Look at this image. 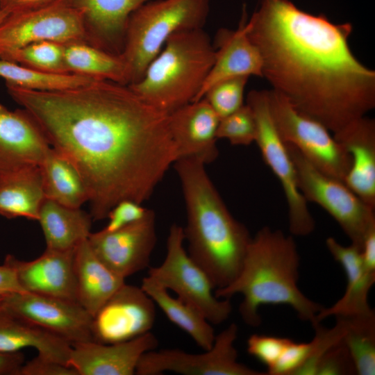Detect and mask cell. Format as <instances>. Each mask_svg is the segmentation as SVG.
I'll list each match as a JSON object with an SVG mask.
<instances>
[{"mask_svg": "<svg viewBox=\"0 0 375 375\" xmlns=\"http://www.w3.org/2000/svg\"><path fill=\"white\" fill-rule=\"evenodd\" d=\"M290 339L275 336L253 334L247 340V352L272 368L283 353Z\"/></svg>", "mask_w": 375, "mask_h": 375, "instance_id": "obj_37", "label": "cell"}, {"mask_svg": "<svg viewBox=\"0 0 375 375\" xmlns=\"http://www.w3.org/2000/svg\"><path fill=\"white\" fill-rule=\"evenodd\" d=\"M64 58L69 73L130 84L128 68L121 55L77 42L64 44Z\"/></svg>", "mask_w": 375, "mask_h": 375, "instance_id": "obj_30", "label": "cell"}, {"mask_svg": "<svg viewBox=\"0 0 375 375\" xmlns=\"http://www.w3.org/2000/svg\"><path fill=\"white\" fill-rule=\"evenodd\" d=\"M247 20L244 6L237 29L222 28L217 32L213 44L215 50L214 63L194 101L202 99L211 86L221 81L242 76L262 77V58L247 35Z\"/></svg>", "mask_w": 375, "mask_h": 375, "instance_id": "obj_20", "label": "cell"}, {"mask_svg": "<svg viewBox=\"0 0 375 375\" xmlns=\"http://www.w3.org/2000/svg\"><path fill=\"white\" fill-rule=\"evenodd\" d=\"M155 305L141 287L124 283L92 317L93 341L119 343L149 332L155 323Z\"/></svg>", "mask_w": 375, "mask_h": 375, "instance_id": "obj_14", "label": "cell"}, {"mask_svg": "<svg viewBox=\"0 0 375 375\" xmlns=\"http://www.w3.org/2000/svg\"><path fill=\"white\" fill-rule=\"evenodd\" d=\"M0 77L6 83L37 91H59L88 84L94 78L76 74L47 72L0 59Z\"/></svg>", "mask_w": 375, "mask_h": 375, "instance_id": "obj_31", "label": "cell"}, {"mask_svg": "<svg viewBox=\"0 0 375 375\" xmlns=\"http://www.w3.org/2000/svg\"><path fill=\"white\" fill-rule=\"evenodd\" d=\"M311 349V342L297 343L290 340L267 375H294L306 360Z\"/></svg>", "mask_w": 375, "mask_h": 375, "instance_id": "obj_39", "label": "cell"}, {"mask_svg": "<svg viewBox=\"0 0 375 375\" xmlns=\"http://www.w3.org/2000/svg\"><path fill=\"white\" fill-rule=\"evenodd\" d=\"M156 240V215L150 209L135 223L112 232L91 233L88 238L96 256L124 279L149 267Z\"/></svg>", "mask_w": 375, "mask_h": 375, "instance_id": "obj_15", "label": "cell"}, {"mask_svg": "<svg viewBox=\"0 0 375 375\" xmlns=\"http://www.w3.org/2000/svg\"><path fill=\"white\" fill-rule=\"evenodd\" d=\"M45 196L40 166L0 171V215L38 221Z\"/></svg>", "mask_w": 375, "mask_h": 375, "instance_id": "obj_26", "label": "cell"}, {"mask_svg": "<svg viewBox=\"0 0 375 375\" xmlns=\"http://www.w3.org/2000/svg\"><path fill=\"white\" fill-rule=\"evenodd\" d=\"M40 168L45 199L74 208L88 201L82 176L60 152L51 147Z\"/></svg>", "mask_w": 375, "mask_h": 375, "instance_id": "obj_28", "label": "cell"}, {"mask_svg": "<svg viewBox=\"0 0 375 375\" xmlns=\"http://www.w3.org/2000/svg\"><path fill=\"white\" fill-rule=\"evenodd\" d=\"M151 0H67L83 16L87 43L120 55L131 14Z\"/></svg>", "mask_w": 375, "mask_h": 375, "instance_id": "obj_21", "label": "cell"}, {"mask_svg": "<svg viewBox=\"0 0 375 375\" xmlns=\"http://www.w3.org/2000/svg\"><path fill=\"white\" fill-rule=\"evenodd\" d=\"M10 13L4 10H0V24L4 21Z\"/></svg>", "mask_w": 375, "mask_h": 375, "instance_id": "obj_46", "label": "cell"}, {"mask_svg": "<svg viewBox=\"0 0 375 375\" xmlns=\"http://www.w3.org/2000/svg\"><path fill=\"white\" fill-rule=\"evenodd\" d=\"M90 214L81 208L67 207L45 199L39 212V222L47 249L67 251L88 240L92 227Z\"/></svg>", "mask_w": 375, "mask_h": 375, "instance_id": "obj_27", "label": "cell"}, {"mask_svg": "<svg viewBox=\"0 0 375 375\" xmlns=\"http://www.w3.org/2000/svg\"><path fill=\"white\" fill-rule=\"evenodd\" d=\"M3 60L38 70L68 74L64 58V44L52 41H41L18 49Z\"/></svg>", "mask_w": 375, "mask_h": 375, "instance_id": "obj_33", "label": "cell"}, {"mask_svg": "<svg viewBox=\"0 0 375 375\" xmlns=\"http://www.w3.org/2000/svg\"><path fill=\"white\" fill-rule=\"evenodd\" d=\"M299 263L292 236L264 226L252 237L238 276L227 286L215 289V294L219 299L242 294L239 312L244 323L252 327L262 322L259 308L269 304L289 306L301 319L312 324L324 306L299 290Z\"/></svg>", "mask_w": 375, "mask_h": 375, "instance_id": "obj_4", "label": "cell"}, {"mask_svg": "<svg viewBox=\"0 0 375 375\" xmlns=\"http://www.w3.org/2000/svg\"><path fill=\"white\" fill-rule=\"evenodd\" d=\"M326 245L334 260L343 268L347 284L343 296L333 306L324 307L317 314L316 321L320 322L333 315L350 317L372 312L368 295L375 283V272L364 265L361 249L352 244L343 246L331 237L326 238Z\"/></svg>", "mask_w": 375, "mask_h": 375, "instance_id": "obj_23", "label": "cell"}, {"mask_svg": "<svg viewBox=\"0 0 375 375\" xmlns=\"http://www.w3.org/2000/svg\"><path fill=\"white\" fill-rule=\"evenodd\" d=\"M140 287L167 317L188 333L199 347L206 351L212 347L215 338L214 329L199 309L172 297L168 290L149 276L142 279Z\"/></svg>", "mask_w": 375, "mask_h": 375, "instance_id": "obj_29", "label": "cell"}, {"mask_svg": "<svg viewBox=\"0 0 375 375\" xmlns=\"http://www.w3.org/2000/svg\"><path fill=\"white\" fill-rule=\"evenodd\" d=\"M238 326L231 324L215 335L212 347L201 353L178 349L151 350L141 356L135 374L160 375L172 372L184 375H267L238 360L235 342Z\"/></svg>", "mask_w": 375, "mask_h": 375, "instance_id": "obj_11", "label": "cell"}, {"mask_svg": "<svg viewBox=\"0 0 375 375\" xmlns=\"http://www.w3.org/2000/svg\"><path fill=\"white\" fill-rule=\"evenodd\" d=\"M67 0H1V10L9 13L35 10Z\"/></svg>", "mask_w": 375, "mask_h": 375, "instance_id": "obj_43", "label": "cell"}, {"mask_svg": "<svg viewBox=\"0 0 375 375\" xmlns=\"http://www.w3.org/2000/svg\"><path fill=\"white\" fill-rule=\"evenodd\" d=\"M361 254L365 267L375 272V226L366 234L361 248Z\"/></svg>", "mask_w": 375, "mask_h": 375, "instance_id": "obj_45", "label": "cell"}, {"mask_svg": "<svg viewBox=\"0 0 375 375\" xmlns=\"http://www.w3.org/2000/svg\"><path fill=\"white\" fill-rule=\"evenodd\" d=\"M356 374L350 353L342 340L331 347L320 360L317 375Z\"/></svg>", "mask_w": 375, "mask_h": 375, "instance_id": "obj_38", "label": "cell"}, {"mask_svg": "<svg viewBox=\"0 0 375 375\" xmlns=\"http://www.w3.org/2000/svg\"><path fill=\"white\" fill-rule=\"evenodd\" d=\"M24 360V355L21 351H0V375H19Z\"/></svg>", "mask_w": 375, "mask_h": 375, "instance_id": "obj_44", "label": "cell"}, {"mask_svg": "<svg viewBox=\"0 0 375 375\" xmlns=\"http://www.w3.org/2000/svg\"><path fill=\"white\" fill-rule=\"evenodd\" d=\"M0 307L71 344L93 341L92 316L77 301L22 292L3 297Z\"/></svg>", "mask_w": 375, "mask_h": 375, "instance_id": "obj_13", "label": "cell"}, {"mask_svg": "<svg viewBox=\"0 0 375 375\" xmlns=\"http://www.w3.org/2000/svg\"><path fill=\"white\" fill-rule=\"evenodd\" d=\"M22 292L26 291L19 285L15 270L3 262L0 265V297Z\"/></svg>", "mask_w": 375, "mask_h": 375, "instance_id": "obj_42", "label": "cell"}, {"mask_svg": "<svg viewBox=\"0 0 375 375\" xmlns=\"http://www.w3.org/2000/svg\"><path fill=\"white\" fill-rule=\"evenodd\" d=\"M249 76H236L221 81L211 86L204 99L219 117L223 118L244 105V92Z\"/></svg>", "mask_w": 375, "mask_h": 375, "instance_id": "obj_34", "label": "cell"}, {"mask_svg": "<svg viewBox=\"0 0 375 375\" xmlns=\"http://www.w3.org/2000/svg\"><path fill=\"white\" fill-rule=\"evenodd\" d=\"M76 301L92 317L124 284L125 279L111 271L94 253L88 240L74 252Z\"/></svg>", "mask_w": 375, "mask_h": 375, "instance_id": "obj_24", "label": "cell"}, {"mask_svg": "<svg viewBox=\"0 0 375 375\" xmlns=\"http://www.w3.org/2000/svg\"><path fill=\"white\" fill-rule=\"evenodd\" d=\"M6 84L51 147L80 172L93 220L107 218L122 200H148L178 160L169 114L128 85L94 79L74 88L37 91Z\"/></svg>", "mask_w": 375, "mask_h": 375, "instance_id": "obj_1", "label": "cell"}, {"mask_svg": "<svg viewBox=\"0 0 375 375\" xmlns=\"http://www.w3.org/2000/svg\"><path fill=\"white\" fill-rule=\"evenodd\" d=\"M337 322L332 328H326L316 322L312 324L315 337L311 342V349L304 362L294 375H317V369L324 353L333 346L340 342L347 331V322L342 317H336Z\"/></svg>", "mask_w": 375, "mask_h": 375, "instance_id": "obj_35", "label": "cell"}, {"mask_svg": "<svg viewBox=\"0 0 375 375\" xmlns=\"http://www.w3.org/2000/svg\"><path fill=\"white\" fill-rule=\"evenodd\" d=\"M209 10L210 0H151L136 9L129 17L120 54L129 85L141 79L172 35L202 28Z\"/></svg>", "mask_w": 375, "mask_h": 375, "instance_id": "obj_6", "label": "cell"}, {"mask_svg": "<svg viewBox=\"0 0 375 375\" xmlns=\"http://www.w3.org/2000/svg\"><path fill=\"white\" fill-rule=\"evenodd\" d=\"M347 331L342 339L353 360L356 374H375V314L342 317Z\"/></svg>", "mask_w": 375, "mask_h": 375, "instance_id": "obj_32", "label": "cell"}, {"mask_svg": "<svg viewBox=\"0 0 375 375\" xmlns=\"http://www.w3.org/2000/svg\"><path fill=\"white\" fill-rule=\"evenodd\" d=\"M274 125L283 139L294 147L313 166L342 181L351 166V157L318 121L297 110L279 92L268 90Z\"/></svg>", "mask_w": 375, "mask_h": 375, "instance_id": "obj_9", "label": "cell"}, {"mask_svg": "<svg viewBox=\"0 0 375 375\" xmlns=\"http://www.w3.org/2000/svg\"><path fill=\"white\" fill-rule=\"evenodd\" d=\"M184 241L183 228L173 224L167 240L165 258L160 265L149 267L147 276L199 309L210 324H220L232 312L230 299L215 296L212 282L189 256Z\"/></svg>", "mask_w": 375, "mask_h": 375, "instance_id": "obj_7", "label": "cell"}, {"mask_svg": "<svg viewBox=\"0 0 375 375\" xmlns=\"http://www.w3.org/2000/svg\"><path fill=\"white\" fill-rule=\"evenodd\" d=\"M51 147L25 109L10 110L0 103V171L40 166Z\"/></svg>", "mask_w": 375, "mask_h": 375, "instance_id": "obj_19", "label": "cell"}, {"mask_svg": "<svg viewBox=\"0 0 375 375\" xmlns=\"http://www.w3.org/2000/svg\"><path fill=\"white\" fill-rule=\"evenodd\" d=\"M217 139H226L233 145L247 146L255 142L256 124L251 108L246 103L236 111L221 118Z\"/></svg>", "mask_w": 375, "mask_h": 375, "instance_id": "obj_36", "label": "cell"}, {"mask_svg": "<svg viewBox=\"0 0 375 375\" xmlns=\"http://www.w3.org/2000/svg\"><path fill=\"white\" fill-rule=\"evenodd\" d=\"M149 209L132 200L125 199L117 203L108 212V222L102 229L112 232L144 218Z\"/></svg>", "mask_w": 375, "mask_h": 375, "instance_id": "obj_40", "label": "cell"}, {"mask_svg": "<svg viewBox=\"0 0 375 375\" xmlns=\"http://www.w3.org/2000/svg\"><path fill=\"white\" fill-rule=\"evenodd\" d=\"M158 344L151 331L119 343H76L72 344L69 365L78 375H133L142 354L156 349Z\"/></svg>", "mask_w": 375, "mask_h": 375, "instance_id": "obj_17", "label": "cell"}, {"mask_svg": "<svg viewBox=\"0 0 375 375\" xmlns=\"http://www.w3.org/2000/svg\"><path fill=\"white\" fill-rule=\"evenodd\" d=\"M174 165L185 203L188 253L215 289L226 287L239 274L252 237L227 208L204 163L186 158Z\"/></svg>", "mask_w": 375, "mask_h": 375, "instance_id": "obj_3", "label": "cell"}, {"mask_svg": "<svg viewBox=\"0 0 375 375\" xmlns=\"http://www.w3.org/2000/svg\"><path fill=\"white\" fill-rule=\"evenodd\" d=\"M141 79L129 88L168 114L194 101L214 63L215 50L202 28L172 35Z\"/></svg>", "mask_w": 375, "mask_h": 375, "instance_id": "obj_5", "label": "cell"}, {"mask_svg": "<svg viewBox=\"0 0 375 375\" xmlns=\"http://www.w3.org/2000/svg\"><path fill=\"white\" fill-rule=\"evenodd\" d=\"M1 0H0V10H1Z\"/></svg>", "mask_w": 375, "mask_h": 375, "instance_id": "obj_48", "label": "cell"}, {"mask_svg": "<svg viewBox=\"0 0 375 375\" xmlns=\"http://www.w3.org/2000/svg\"><path fill=\"white\" fill-rule=\"evenodd\" d=\"M27 347L35 349L38 356L69 365L70 343L0 307V351L17 352Z\"/></svg>", "mask_w": 375, "mask_h": 375, "instance_id": "obj_25", "label": "cell"}, {"mask_svg": "<svg viewBox=\"0 0 375 375\" xmlns=\"http://www.w3.org/2000/svg\"><path fill=\"white\" fill-rule=\"evenodd\" d=\"M19 375H78L76 370L66 365L40 356L25 362Z\"/></svg>", "mask_w": 375, "mask_h": 375, "instance_id": "obj_41", "label": "cell"}, {"mask_svg": "<svg viewBox=\"0 0 375 375\" xmlns=\"http://www.w3.org/2000/svg\"><path fill=\"white\" fill-rule=\"evenodd\" d=\"M3 298V297H0V301L2 300Z\"/></svg>", "mask_w": 375, "mask_h": 375, "instance_id": "obj_47", "label": "cell"}, {"mask_svg": "<svg viewBox=\"0 0 375 375\" xmlns=\"http://www.w3.org/2000/svg\"><path fill=\"white\" fill-rule=\"evenodd\" d=\"M75 249L58 251L46 248L40 256L31 261L21 260L8 254L4 262L13 268L24 291L77 301Z\"/></svg>", "mask_w": 375, "mask_h": 375, "instance_id": "obj_16", "label": "cell"}, {"mask_svg": "<svg viewBox=\"0 0 375 375\" xmlns=\"http://www.w3.org/2000/svg\"><path fill=\"white\" fill-rule=\"evenodd\" d=\"M220 118L204 99L190 102L169 114L178 160L192 158L205 165L216 160Z\"/></svg>", "mask_w": 375, "mask_h": 375, "instance_id": "obj_18", "label": "cell"}, {"mask_svg": "<svg viewBox=\"0 0 375 375\" xmlns=\"http://www.w3.org/2000/svg\"><path fill=\"white\" fill-rule=\"evenodd\" d=\"M262 77L333 133L375 107V72L353 54L350 23L334 24L290 0H261L246 22Z\"/></svg>", "mask_w": 375, "mask_h": 375, "instance_id": "obj_2", "label": "cell"}, {"mask_svg": "<svg viewBox=\"0 0 375 375\" xmlns=\"http://www.w3.org/2000/svg\"><path fill=\"white\" fill-rule=\"evenodd\" d=\"M351 157L345 184L367 204L375 208V121L366 116L333 133Z\"/></svg>", "mask_w": 375, "mask_h": 375, "instance_id": "obj_22", "label": "cell"}, {"mask_svg": "<svg viewBox=\"0 0 375 375\" xmlns=\"http://www.w3.org/2000/svg\"><path fill=\"white\" fill-rule=\"evenodd\" d=\"M286 144L305 199L324 208L341 227L351 244L361 249L366 234L375 226V208L363 201L344 181L321 172L294 147Z\"/></svg>", "mask_w": 375, "mask_h": 375, "instance_id": "obj_8", "label": "cell"}, {"mask_svg": "<svg viewBox=\"0 0 375 375\" xmlns=\"http://www.w3.org/2000/svg\"><path fill=\"white\" fill-rule=\"evenodd\" d=\"M52 41L87 42L81 12L67 1L10 13L0 24V59L28 44Z\"/></svg>", "mask_w": 375, "mask_h": 375, "instance_id": "obj_12", "label": "cell"}, {"mask_svg": "<svg viewBox=\"0 0 375 375\" xmlns=\"http://www.w3.org/2000/svg\"><path fill=\"white\" fill-rule=\"evenodd\" d=\"M247 104L252 110L256 119L255 142L265 162L283 188L288 206L290 231L296 236L308 235L313 232L315 222L308 207V201L299 190L295 167L287 144L280 136L273 122L268 90L250 91Z\"/></svg>", "mask_w": 375, "mask_h": 375, "instance_id": "obj_10", "label": "cell"}]
</instances>
